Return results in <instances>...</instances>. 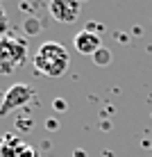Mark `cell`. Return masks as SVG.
I'll return each mask as SVG.
<instances>
[{
    "instance_id": "1",
    "label": "cell",
    "mask_w": 152,
    "mask_h": 157,
    "mask_svg": "<svg viewBox=\"0 0 152 157\" xmlns=\"http://www.w3.org/2000/svg\"><path fill=\"white\" fill-rule=\"evenodd\" d=\"M70 64V55L68 50L57 41H46L36 48L34 52V66L41 75H48V78H59L68 71Z\"/></svg>"
},
{
    "instance_id": "2",
    "label": "cell",
    "mask_w": 152,
    "mask_h": 157,
    "mask_svg": "<svg viewBox=\"0 0 152 157\" xmlns=\"http://www.w3.org/2000/svg\"><path fill=\"white\" fill-rule=\"evenodd\" d=\"M28 43L14 34H5L0 39V73H9L25 62Z\"/></svg>"
},
{
    "instance_id": "3",
    "label": "cell",
    "mask_w": 152,
    "mask_h": 157,
    "mask_svg": "<svg viewBox=\"0 0 152 157\" xmlns=\"http://www.w3.org/2000/svg\"><path fill=\"white\" fill-rule=\"evenodd\" d=\"M34 98V89L28 86L25 82H16L7 89V94H5L2 98V105H0V116H7L12 109L16 107H23L25 102H30Z\"/></svg>"
},
{
    "instance_id": "4",
    "label": "cell",
    "mask_w": 152,
    "mask_h": 157,
    "mask_svg": "<svg viewBox=\"0 0 152 157\" xmlns=\"http://www.w3.org/2000/svg\"><path fill=\"white\" fill-rule=\"evenodd\" d=\"M80 0H50V16L59 23H73L80 18Z\"/></svg>"
},
{
    "instance_id": "5",
    "label": "cell",
    "mask_w": 152,
    "mask_h": 157,
    "mask_svg": "<svg viewBox=\"0 0 152 157\" xmlns=\"http://www.w3.org/2000/svg\"><path fill=\"white\" fill-rule=\"evenodd\" d=\"M73 43H75V50H77L80 55H91V57H93L95 52L102 48L100 36H98V32H93V30H82V32H77Z\"/></svg>"
},
{
    "instance_id": "6",
    "label": "cell",
    "mask_w": 152,
    "mask_h": 157,
    "mask_svg": "<svg viewBox=\"0 0 152 157\" xmlns=\"http://www.w3.org/2000/svg\"><path fill=\"white\" fill-rule=\"evenodd\" d=\"M93 62H95V66H107V64L111 62V52H109V48H105L102 46L100 50L93 55Z\"/></svg>"
},
{
    "instance_id": "7",
    "label": "cell",
    "mask_w": 152,
    "mask_h": 157,
    "mask_svg": "<svg viewBox=\"0 0 152 157\" xmlns=\"http://www.w3.org/2000/svg\"><path fill=\"white\" fill-rule=\"evenodd\" d=\"M5 30H7V14L0 7V34H5Z\"/></svg>"
}]
</instances>
